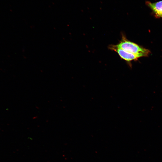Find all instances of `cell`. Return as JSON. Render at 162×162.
Masks as SVG:
<instances>
[{
    "mask_svg": "<svg viewBox=\"0 0 162 162\" xmlns=\"http://www.w3.org/2000/svg\"><path fill=\"white\" fill-rule=\"evenodd\" d=\"M115 46L128 52L134 54L140 57L147 56L150 53L148 49L144 48L137 44L130 41L124 35L119 43Z\"/></svg>",
    "mask_w": 162,
    "mask_h": 162,
    "instance_id": "6da1fadb",
    "label": "cell"
},
{
    "mask_svg": "<svg viewBox=\"0 0 162 162\" xmlns=\"http://www.w3.org/2000/svg\"><path fill=\"white\" fill-rule=\"evenodd\" d=\"M110 49L116 52L121 58L127 62L136 60L140 57L134 54L128 52L121 49L118 48L115 45L109 46Z\"/></svg>",
    "mask_w": 162,
    "mask_h": 162,
    "instance_id": "7a4b0ae2",
    "label": "cell"
},
{
    "mask_svg": "<svg viewBox=\"0 0 162 162\" xmlns=\"http://www.w3.org/2000/svg\"><path fill=\"white\" fill-rule=\"evenodd\" d=\"M146 4L157 16L162 17V1L154 3L148 1L146 2Z\"/></svg>",
    "mask_w": 162,
    "mask_h": 162,
    "instance_id": "3957f363",
    "label": "cell"
}]
</instances>
